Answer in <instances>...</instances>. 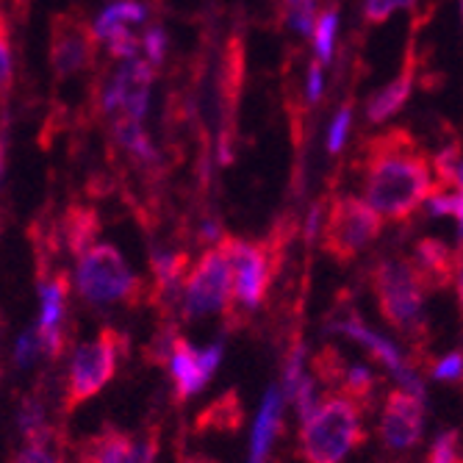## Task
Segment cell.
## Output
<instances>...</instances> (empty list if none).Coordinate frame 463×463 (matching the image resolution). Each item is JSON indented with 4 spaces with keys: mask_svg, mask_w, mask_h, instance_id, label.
I'll return each mask as SVG.
<instances>
[{
    "mask_svg": "<svg viewBox=\"0 0 463 463\" xmlns=\"http://www.w3.org/2000/svg\"><path fill=\"white\" fill-rule=\"evenodd\" d=\"M433 192L430 164L408 131H386L364 156V194L381 217L405 222Z\"/></svg>",
    "mask_w": 463,
    "mask_h": 463,
    "instance_id": "cell-1",
    "label": "cell"
},
{
    "mask_svg": "<svg viewBox=\"0 0 463 463\" xmlns=\"http://www.w3.org/2000/svg\"><path fill=\"white\" fill-rule=\"evenodd\" d=\"M366 405L347 397L333 394L317 405L300 428V455L306 463H339L350 449L366 441L364 428Z\"/></svg>",
    "mask_w": 463,
    "mask_h": 463,
    "instance_id": "cell-2",
    "label": "cell"
},
{
    "mask_svg": "<svg viewBox=\"0 0 463 463\" xmlns=\"http://www.w3.org/2000/svg\"><path fill=\"white\" fill-rule=\"evenodd\" d=\"M372 291L383 319L405 333L411 342L428 335L425 325V280L413 261H381L372 269Z\"/></svg>",
    "mask_w": 463,
    "mask_h": 463,
    "instance_id": "cell-3",
    "label": "cell"
},
{
    "mask_svg": "<svg viewBox=\"0 0 463 463\" xmlns=\"http://www.w3.org/2000/svg\"><path fill=\"white\" fill-rule=\"evenodd\" d=\"M78 291L83 300L95 306L109 303H131L139 306L145 300V283L131 275L125 259L114 244H95L80 256L78 264Z\"/></svg>",
    "mask_w": 463,
    "mask_h": 463,
    "instance_id": "cell-4",
    "label": "cell"
},
{
    "mask_svg": "<svg viewBox=\"0 0 463 463\" xmlns=\"http://www.w3.org/2000/svg\"><path fill=\"white\" fill-rule=\"evenodd\" d=\"M125 353V335L114 327H103L92 342L80 345L70 361V381L64 408L72 411L80 402L100 394L117 372V364Z\"/></svg>",
    "mask_w": 463,
    "mask_h": 463,
    "instance_id": "cell-5",
    "label": "cell"
},
{
    "mask_svg": "<svg viewBox=\"0 0 463 463\" xmlns=\"http://www.w3.org/2000/svg\"><path fill=\"white\" fill-rule=\"evenodd\" d=\"M280 244L283 241L267 244V241H244L233 236H225L220 241L233 267V294L247 311H256L264 303L272 275L278 272Z\"/></svg>",
    "mask_w": 463,
    "mask_h": 463,
    "instance_id": "cell-6",
    "label": "cell"
},
{
    "mask_svg": "<svg viewBox=\"0 0 463 463\" xmlns=\"http://www.w3.org/2000/svg\"><path fill=\"white\" fill-rule=\"evenodd\" d=\"M383 228L381 214L366 200L339 197L330 205V217L325 222V250L339 264H350L358 252L377 239Z\"/></svg>",
    "mask_w": 463,
    "mask_h": 463,
    "instance_id": "cell-7",
    "label": "cell"
},
{
    "mask_svg": "<svg viewBox=\"0 0 463 463\" xmlns=\"http://www.w3.org/2000/svg\"><path fill=\"white\" fill-rule=\"evenodd\" d=\"M233 298V267L222 247L203 252L184 286V317L203 319L231 308Z\"/></svg>",
    "mask_w": 463,
    "mask_h": 463,
    "instance_id": "cell-8",
    "label": "cell"
},
{
    "mask_svg": "<svg viewBox=\"0 0 463 463\" xmlns=\"http://www.w3.org/2000/svg\"><path fill=\"white\" fill-rule=\"evenodd\" d=\"M95 56V31L75 12L56 14L51 23V64L59 78L75 75Z\"/></svg>",
    "mask_w": 463,
    "mask_h": 463,
    "instance_id": "cell-9",
    "label": "cell"
},
{
    "mask_svg": "<svg viewBox=\"0 0 463 463\" xmlns=\"http://www.w3.org/2000/svg\"><path fill=\"white\" fill-rule=\"evenodd\" d=\"M425 425V400L419 392L397 389L386 397L381 413V439L392 449H411L422 439Z\"/></svg>",
    "mask_w": 463,
    "mask_h": 463,
    "instance_id": "cell-10",
    "label": "cell"
},
{
    "mask_svg": "<svg viewBox=\"0 0 463 463\" xmlns=\"http://www.w3.org/2000/svg\"><path fill=\"white\" fill-rule=\"evenodd\" d=\"M330 327H333L335 333L350 335V339H355L358 345H364L377 361H381L383 366H389V372L402 383V389H411V392H419V394H422V381H419L416 372L411 369L408 358H405L389 339H383L381 333H372V330L361 322V317H358L355 311H342V317H335V319L330 322Z\"/></svg>",
    "mask_w": 463,
    "mask_h": 463,
    "instance_id": "cell-11",
    "label": "cell"
},
{
    "mask_svg": "<svg viewBox=\"0 0 463 463\" xmlns=\"http://www.w3.org/2000/svg\"><path fill=\"white\" fill-rule=\"evenodd\" d=\"M222 361V347L212 345L205 350H194L184 335H178L173 345V355H170V369H173V381H175V397L181 402H186L189 397H194L217 372Z\"/></svg>",
    "mask_w": 463,
    "mask_h": 463,
    "instance_id": "cell-12",
    "label": "cell"
},
{
    "mask_svg": "<svg viewBox=\"0 0 463 463\" xmlns=\"http://www.w3.org/2000/svg\"><path fill=\"white\" fill-rule=\"evenodd\" d=\"M150 83H153V64L150 61H131L125 64L117 78L109 83L103 106L111 109H122L125 117L131 119H142L147 111V95H150Z\"/></svg>",
    "mask_w": 463,
    "mask_h": 463,
    "instance_id": "cell-13",
    "label": "cell"
},
{
    "mask_svg": "<svg viewBox=\"0 0 463 463\" xmlns=\"http://www.w3.org/2000/svg\"><path fill=\"white\" fill-rule=\"evenodd\" d=\"M458 261H460V252L447 250V244L439 239H422L413 247V267L419 269L428 288H441L452 283Z\"/></svg>",
    "mask_w": 463,
    "mask_h": 463,
    "instance_id": "cell-14",
    "label": "cell"
},
{
    "mask_svg": "<svg viewBox=\"0 0 463 463\" xmlns=\"http://www.w3.org/2000/svg\"><path fill=\"white\" fill-rule=\"evenodd\" d=\"M137 439L119 428H103L98 436L83 441L80 460L83 463H128Z\"/></svg>",
    "mask_w": 463,
    "mask_h": 463,
    "instance_id": "cell-15",
    "label": "cell"
},
{
    "mask_svg": "<svg viewBox=\"0 0 463 463\" xmlns=\"http://www.w3.org/2000/svg\"><path fill=\"white\" fill-rule=\"evenodd\" d=\"M411 90H413V64L405 67V72L400 78H394L392 83H386V87L377 92L374 98H369L366 103V117L372 122H383L389 119L392 114H397L405 100L411 98Z\"/></svg>",
    "mask_w": 463,
    "mask_h": 463,
    "instance_id": "cell-16",
    "label": "cell"
},
{
    "mask_svg": "<svg viewBox=\"0 0 463 463\" xmlns=\"http://www.w3.org/2000/svg\"><path fill=\"white\" fill-rule=\"evenodd\" d=\"M100 233V220L87 205H70L64 214V241L75 256H83L90 247H95V239Z\"/></svg>",
    "mask_w": 463,
    "mask_h": 463,
    "instance_id": "cell-17",
    "label": "cell"
},
{
    "mask_svg": "<svg viewBox=\"0 0 463 463\" xmlns=\"http://www.w3.org/2000/svg\"><path fill=\"white\" fill-rule=\"evenodd\" d=\"M280 394L275 389L267 392V400L261 405V413H259V422H256V433H252V449H250V463H264L269 449H272V441H275V433L280 430Z\"/></svg>",
    "mask_w": 463,
    "mask_h": 463,
    "instance_id": "cell-18",
    "label": "cell"
},
{
    "mask_svg": "<svg viewBox=\"0 0 463 463\" xmlns=\"http://www.w3.org/2000/svg\"><path fill=\"white\" fill-rule=\"evenodd\" d=\"M189 259L184 252H156L153 256V298L158 300H175L178 298V283L184 278V269H186Z\"/></svg>",
    "mask_w": 463,
    "mask_h": 463,
    "instance_id": "cell-19",
    "label": "cell"
},
{
    "mask_svg": "<svg viewBox=\"0 0 463 463\" xmlns=\"http://www.w3.org/2000/svg\"><path fill=\"white\" fill-rule=\"evenodd\" d=\"M17 422H20V433H23L25 444H48V441H53V430H51V422L45 416V405H42L36 397L23 400Z\"/></svg>",
    "mask_w": 463,
    "mask_h": 463,
    "instance_id": "cell-20",
    "label": "cell"
},
{
    "mask_svg": "<svg viewBox=\"0 0 463 463\" xmlns=\"http://www.w3.org/2000/svg\"><path fill=\"white\" fill-rule=\"evenodd\" d=\"M147 17V6L139 4V0H119V4L109 6L100 17H98V25H95V33L106 39L109 31L119 28V25H137Z\"/></svg>",
    "mask_w": 463,
    "mask_h": 463,
    "instance_id": "cell-21",
    "label": "cell"
},
{
    "mask_svg": "<svg viewBox=\"0 0 463 463\" xmlns=\"http://www.w3.org/2000/svg\"><path fill=\"white\" fill-rule=\"evenodd\" d=\"M117 139L131 150V156H137L139 161H153L156 150L147 139V134L142 131V125L131 117H125L117 122Z\"/></svg>",
    "mask_w": 463,
    "mask_h": 463,
    "instance_id": "cell-22",
    "label": "cell"
},
{
    "mask_svg": "<svg viewBox=\"0 0 463 463\" xmlns=\"http://www.w3.org/2000/svg\"><path fill=\"white\" fill-rule=\"evenodd\" d=\"M241 419L239 402L233 394H225L220 402H214L212 408H205V413L200 416V428H214V430H233Z\"/></svg>",
    "mask_w": 463,
    "mask_h": 463,
    "instance_id": "cell-23",
    "label": "cell"
},
{
    "mask_svg": "<svg viewBox=\"0 0 463 463\" xmlns=\"http://www.w3.org/2000/svg\"><path fill=\"white\" fill-rule=\"evenodd\" d=\"M335 31H339V14L333 9H327L314 28V45H317V56L319 61H330L333 56V45H335Z\"/></svg>",
    "mask_w": 463,
    "mask_h": 463,
    "instance_id": "cell-24",
    "label": "cell"
},
{
    "mask_svg": "<svg viewBox=\"0 0 463 463\" xmlns=\"http://www.w3.org/2000/svg\"><path fill=\"white\" fill-rule=\"evenodd\" d=\"M14 70H12V36H9V23L0 12V100H4L12 90Z\"/></svg>",
    "mask_w": 463,
    "mask_h": 463,
    "instance_id": "cell-25",
    "label": "cell"
},
{
    "mask_svg": "<svg viewBox=\"0 0 463 463\" xmlns=\"http://www.w3.org/2000/svg\"><path fill=\"white\" fill-rule=\"evenodd\" d=\"M286 20L294 31L308 36L314 31V0H283Z\"/></svg>",
    "mask_w": 463,
    "mask_h": 463,
    "instance_id": "cell-26",
    "label": "cell"
},
{
    "mask_svg": "<svg viewBox=\"0 0 463 463\" xmlns=\"http://www.w3.org/2000/svg\"><path fill=\"white\" fill-rule=\"evenodd\" d=\"M425 463H463V449H460V444H458V433H455V430L441 433V436L436 439V444L430 447Z\"/></svg>",
    "mask_w": 463,
    "mask_h": 463,
    "instance_id": "cell-27",
    "label": "cell"
},
{
    "mask_svg": "<svg viewBox=\"0 0 463 463\" xmlns=\"http://www.w3.org/2000/svg\"><path fill=\"white\" fill-rule=\"evenodd\" d=\"M350 125H353V106L345 103L339 109V114L333 117L330 122V131H327V150L330 153H339L347 142V134H350Z\"/></svg>",
    "mask_w": 463,
    "mask_h": 463,
    "instance_id": "cell-28",
    "label": "cell"
},
{
    "mask_svg": "<svg viewBox=\"0 0 463 463\" xmlns=\"http://www.w3.org/2000/svg\"><path fill=\"white\" fill-rule=\"evenodd\" d=\"M42 355H45V345H42L36 327L25 330V333L20 335V342H17V350H14L17 366H31V364H36Z\"/></svg>",
    "mask_w": 463,
    "mask_h": 463,
    "instance_id": "cell-29",
    "label": "cell"
},
{
    "mask_svg": "<svg viewBox=\"0 0 463 463\" xmlns=\"http://www.w3.org/2000/svg\"><path fill=\"white\" fill-rule=\"evenodd\" d=\"M416 0H366V9H364V17L366 23L372 25H381L386 23L397 9H411Z\"/></svg>",
    "mask_w": 463,
    "mask_h": 463,
    "instance_id": "cell-30",
    "label": "cell"
},
{
    "mask_svg": "<svg viewBox=\"0 0 463 463\" xmlns=\"http://www.w3.org/2000/svg\"><path fill=\"white\" fill-rule=\"evenodd\" d=\"M106 39H109L111 53L119 56V59H134L137 51H139V39L131 33L128 25H119V28H114V31H109Z\"/></svg>",
    "mask_w": 463,
    "mask_h": 463,
    "instance_id": "cell-31",
    "label": "cell"
},
{
    "mask_svg": "<svg viewBox=\"0 0 463 463\" xmlns=\"http://www.w3.org/2000/svg\"><path fill=\"white\" fill-rule=\"evenodd\" d=\"M14 463H64V458L59 455L53 441H48V444H28L14 458Z\"/></svg>",
    "mask_w": 463,
    "mask_h": 463,
    "instance_id": "cell-32",
    "label": "cell"
},
{
    "mask_svg": "<svg viewBox=\"0 0 463 463\" xmlns=\"http://www.w3.org/2000/svg\"><path fill=\"white\" fill-rule=\"evenodd\" d=\"M156 455H158V430H150L145 439L134 444L128 463H156Z\"/></svg>",
    "mask_w": 463,
    "mask_h": 463,
    "instance_id": "cell-33",
    "label": "cell"
},
{
    "mask_svg": "<svg viewBox=\"0 0 463 463\" xmlns=\"http://www.w3.org/2000/svg\"><path fill=\"white\" fill-rule=\"evenodd\" d=\"M142 45H145V53H147V61L156 67L164 61V51H166V36L161 28H150L142 39Z\"/></svg>",
    "mask_w": 463,
    "mask_h": 463,
    "instance_id": "cell-34",
    "label": "cell"
},
{
    "mask_svg": "<svg viewBox=\"0 0 463 463\" xmlns=\"http://www.w3.org/2000/svg\"><path fill=\"white\" fill-rule=\"evenodd\" d=\"M433 377H439V381H458V377H463V355L449 353L447 358H441L433 366Z\"/></svg>",
    "mask_w": 463,
    "mask_h": 463,
    "instance_id": "cell-35",
    "label": "cell"
},
{
    "mask_svg": "<svg viewBox=\"0 0 463 463\" xmlns=\"http://www.w3.org/2000/svg\"><path fill=\"white\" fill-rule=\"evenodd\" d=\"M306 95H308V100H311V103H317V100H319V95H322V67H319V61H314V64L308 67Z\"/></svg>",
    "mask_w": 463,
    "mask_h": 463,
    "instance_id": "cell-36",
    "label": "cell"
},
{
    "mask_svg": "<svg viewBox=\"0 0 463 463\" xmlns=\"http://www.w3.org/2000/svg\"><path fill=\"white\" fill-rule=\"evenodd\" d=\"M458 298H460V314H463V275L458 280Z\"/></svg>",
    "mask_w": 463,
    "mask_h": 463,
    "instance_id": "cell-37",
    "label": "cell"
}]
</instances>
